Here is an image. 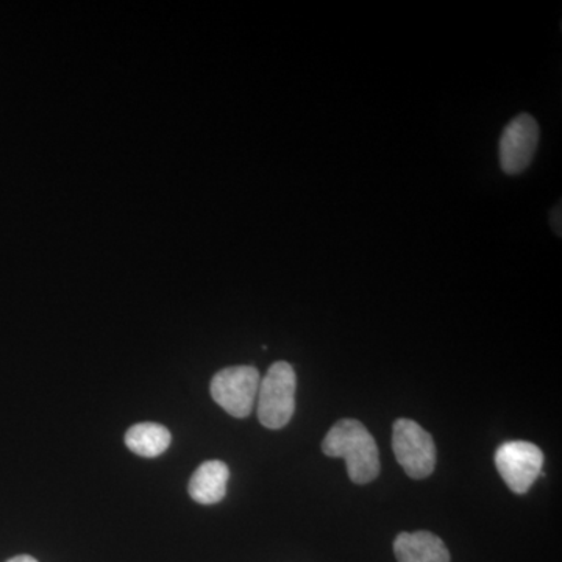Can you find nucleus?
Returning <instances> with one entry per match:
<instances>
[{"instance_id":"obj_1","label":"nucleus","mask_w":562,"mask_h":562,"mask_svg":"<svg viewBox=\"0 0 562 562\" xmlns=\"http://www.w3.org/2000/svg\"><path fill=\"white\" fill-rule=\"evenodd\" d=\"M322 452L330 458H342L355 484L372 483L379 476V447L360 420L336 422L322 441Z\"/></svg>"},{"instance_id":"obj_2","label":"nucleus","mask_w":562,"mask_h":562,"mask_svg":"<svg viewBox=\"0 0 562 562\" xmlns=\"http://www.w3.org/2000/svg\"><path fill=\"white\" fill-rule=\"evenodd\" d=\"M297 376L286 361L273 362L260 382L257 395L258 420L269 430L286 427L295 412Z\"/></svg>"},{"instance_id":"obj_3","label":"nucleus","mask_w":562,"mask_h":562,"mask_svg":"<svg viewBox=\"0 0 562 562\" xmlns=\"http://www.w3.org/2000/svg\"><path fill=\"white\" fill-rule=\"evenodd\" d=\"M260 382V372L254 366L225 368L211 380V397L231 416L246 419L257 403Z\"/></svg>"},{"instance_id":"obj_4","label":"nucleus","mask_w":562,"mask_h":562,"mask_svg":"<svg viewBox=\"0 0 562 562\" xmlns=\"http://www.w3.org/2000/svg\"><path fill=\"white\" fill-rule=\"evenodd\" d=\"M392 450L406 475L424 480L435 472L436 446L431 435L412 419L395 420Z\"/></svg>"},{"instance_id":"obj_5","label":"nucleus","mask_w":562,"mask_h":562,"mask_svg":"<svg viewBox=\"0 0 562 562\" xmlns=\"http://www.w3.org/2000/svg\"><path fill=\"white\" fill-rule=\"evenodd\" d=\"M495 465L506 486L514 494L522 495L543 475V453L536 443L509 441L495 452Z\"/></svg>"},{"instance_id":"obj_6","label":"nucleus","mask_w":562,"mask_h":562,"mask_svg":"<svg viewBox=\"0 0 562 562\" xmlns=\"http://www.w3.org/2000/svg\"><path fill=\"white\" fill-rule=\"evenodd\" d=\"M539 136L541 128L531 114L514 117L503 131L498 146L502 171L508 176H517L528 169L538 150Z\"/></svg>"},{"instance_id":"obj_7","label":"nucleus","mask_w":562,"mask_h":562,"mask_svg":"<svg viewBox=\"0 0 562 562\" xmlns=\"http://www.w3.org/2000/svg\"><path fill=\"white\" fill-rule=\"evenodd\" d=\"M394 553L398 562H450L446 543L430 531L401 532Z\"/></svg>"},{"instance_id":"obj_8","label":"nucleus","mask_w":562,"mask_h":562,"mask_svg":"<svg viewBox=\"0 0 562 562\" xmlns=\"http://www.w3.org/2000/svg\"><path fill=\"white\" fill-rule=\"evenodd\" d=\"M228 479H231V471L225 462L205 461L191 476L188 491H190L192 501L201 503V505H216L224 501L225 494H227Z\"/></svg>"},{"instance_id":"obj_9","label":"nucleus","mask_w":562,"mask_h":562,"mask_svg":"<svg viewBox=\"0 0 562 562\" xmlns=\"http://www.w3.org/2000/svg\"><path fill=\"white\" fill-rule=\"evenodd\" d=\"M171 441V431L165 425L154 424V422L133 425L125 432V446L143 458L160 457L169 449Z\"/></svg>"},{"instance_id":"obj_10","label":"nucleus","mask_w":562,"mask_h":562,"mask_svg":"<svg viewBox=\"0 0 562 562\" xmlns=\"http://www.w3.org/2000/svg\"><path fill=\"white\" fill-rule=\"evenodd\" d=\"M552 224L554 232L558 233V236H561V206H558V209L553 210Z\"/></svg>"},{"instance_id":"obj_11","label":"nucleus","mask_w":562,"mask_h":562,"mask_svg":"<svg viewBox=\"0 0 562 562\" xmlns=\"http://www.w3.org/2000/svg\"><path fill=\"white\" fill-rule=\"evenodd\" d=\"M7 562H38L31 554H18V557L10 558Z\"/></svg>"}]
</instances>
